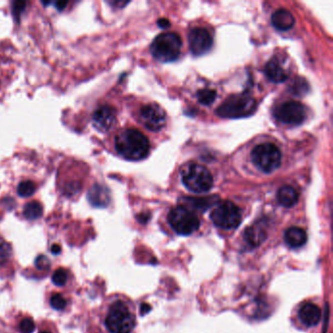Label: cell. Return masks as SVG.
<instances>
[{
	"instance_id": "obj_1",
	"label": "cell",
	"mask_w": 333,
	"mask_h": 333,
	"mask_svg": "<svg viewBox=\"0 0 333 333\" xmlns=\"http://www.w3.org/2000/svg\"><path fill=\"white\" fill-rule=\"evenodd\" d=\"M118 154L127 160L138 161L149 155L150 142L136 129H125L119 132L115 141Z\"/></svg>"
},
{
	"instance_id": "obj_2",
	"label": "cell",
	"mask_w": 333,
	"mask_h": 333,
	"mask_svg": "<svg viewBox=\"0 0 333 333\" xmlns=\"http://www.w3.org/2000/svg\"><path fill=\"white\" fill-rule=\"evenodd\" d=\"M104 324L110 333H131L135 328L136 318L124 301L116 300L109 306Z\"/></svg>"
},
{
	"instance_id": "obj_3",
	"label": "cell",
	"mask_w": 333,
	"mask_h": 333,
	"mask_svg": "<svg viewBox=\"0 0 333 333\" xmlns=\"http://www.w3.org/2000/svg\"><path fill=\"white\" fill-rule=\"evenodd\" d=\"M181 177L185 187L196 194L207 193L213 187V177L211 173L206 167L200 164H186L181 171Z\"/></svg>"
},
{
	"instance_id": "obj_4",
	"label": "cell",
	"mask_w": 333,
	"mask_h": 333,
	"mask_svg": "<svg viewBox=\"0 0 333 333\" xmlns=\"http://www.w3.org/2000/svg\"><path fill=\"white\" fill-rule=\"evenodd\" d=\"M256 102L247 94H237L230 96L217 110V115L221 118H247L254 114Z\"/></svg>"
},
{
	"instance_id": "obj_5",
	"label": "cell",
	"mask_w": 333,
	"mask_h": 333,
	"mask_svg": "<svg viewBox=\"0 0 333 333\" xmlns=\"http://www.w3.org/2000/svg\"><path fill=\"white\" fill-rule=\"evenodd\" d=\"M182 40L175 33H164L157 37L151 45L153 56L159 62L169 63L179 58Z\"/></svg>"
},
{
	"instance_id": "obj_6",
	"label": "cell",
	"mask_w": 333,
	"mask_h": 333,
	"mask_svg": "<svg viewBox=\"0 0 333 333\" xmlns=\"http://www.w3.org/2000/svg\"><path fill=\"white\" fill-rule=\"evenodd\" d=\"M251 159L259 170L264 173H272L280 165L281 154L274 144L265 143L256 146L252 150Z\"/></svg>"
},
{
	"instance_id": "obj_7",
	"label": "cell",
	"mask_w": 333,
	"mask_h": 333,
	"mask_svg": "<svg viewBox=\"0 0 333 333\" xmlns=\"http://www.w3.org/2000/svg\"><path fill=\"white\" fill-rule=\"evenodd\" d=\"M168 222L177 234L192 235L199 228V220L191 210L184 206L174 207L168 214Z\"/></svg>"
},
{
	"instance_id": "obj_8",
	"label": "cell",
	"mask_w": 333,
	"mask_h": 333,
	"mask_svg": "<svg viewBox=\"0 0 333 333\" xmlns=\"http://www.w3.org/2000/svg\"><path fill=\"white\" fill-rule=\"evenodd\" d=\"M210 218L214 225L224 230H232L238 227L241 222V213L239 208L231 201H224L219 203Z\"/></svg>"
},
{
	"instance_id": "obj_9",
	"label": "cell",
	"mask_w": 333,
	"mask_h": 333,
	"mask_svg": "<svg viewBox=\"0 0 333 333\" xmlns=\"http://www.w3.org/2000/svg\"><path fill=\"white\" fill-rule=\"evenodd\" d=\"M274 117L281 123L300 125L307 118V111L301 103L289 101L279 105L275 109Z\"/></svg>"
},
{
	"instance_id": "obj_10",
	"label": "cell",
	"mask_w": 333,
	"mask_h": 333,
	"mask_svg": "<svg viewBox=\"0 0 333 333\" xmlns=\"http://www.w3.org/2000/svg\"><path fill=\"white\" fill-rule=\"evenodd\" d=\"M140 118L145 127L151 131L157 132L165 125L166 114L157 104H150L142 108Z\"/></svg>"
},
{
	"instance_id": "obj_11",
	"label": "cell",
	"mask_w": 333,
	"mask_h": 333,
	"mask_svg": "<svg viewBox=\"0 0 333 333\" xmlns=\"http://www.w3.org/2000/svg\"><path fill=\"white\" fill-rule=\"evenodd\" d=\"M190 50L195 56H201L206 54L213 45L211 35L201 28H196L191 31L189 35Z\"/></svg>"
},
{
	"instance_id": "obj_12",
	"label": "cell",
	"mask_w": 333,
	"mask_h": 333,
	"mask_svg": "<svg viewBox=\"0 0 333 333\" xmlns=\"http://www.w3.org/2000/svg\"><path fill=\"white\" fill-rule=\"evenodd\" d=\"M92 119L94 126L100 132H107L117 121V111L108 105L101 106L94 112Z\"/></svg>"
},
{
	"instance_id": "obj_13",
	"label": "cell",
	"mask_w": 333,
	"mask_h": 333,
	"mask_svg": "<svg viewBox=\"0 0 333 333\" xmlns=\"http://www.w3.org/2000/svg\"><path fill=\"white\" fill-rule=\"evenodd\" d=\"M88 200L95 207H107L110 203L111 196L109 190L100 184H95L88 192Z\"/></svg>"
},
{
	"instance_id": "obj_14",
	"label": "cell",
	"mask_w": 333,
	"mask_h": 333,
	"mask_svg": "<svg viewBox=\"0 0 333 333\" xmlns=\"http://www.w3.org/2000/svg\"><path fill=\"white\" fill-rule=\"evenodd\" d=\"M299 317L301 321L306 326H314L318 323L320 317H321V312L320 309L313 303H306L304 304L300 310H299Z\"/></svg>"
},
{
	"instance_id": "obj_15",
	"label": "cell",
	"mask_w": 333,
	"mask_h": 333,
	"mask_svg": "<svg viewBox=\"0 0 333 333\" xmlns=\"http://www.w3.org/2000/svg\"><path fill=\"white\" fill-rule=\"evenodd\" d=\"M265 74L274 83H281L288 79V72L282 67L278 59L270 60L265 67Z\"/></svg>"
},
{
	"instance_id": "obj_16",
	"label": "cell",
	"mask_w": 333,
	"mask_h": 333,
	"mask_svg": "<svg viewBox=\"0 0 333 333\" xmlns=\"http://www.w3.org/2000/svg\"><path fill=\"white\" fill-rule=\"evenodd\" d=\"M267 237V232L263 228V225L258 223L248 227L244 232V240L249 246H259Z\"/></svg>"
},
{
	"instance_id": "obj_17",
	"label": "cell",
	"mask_w": 333,
	"mask_h": 333,
	"mask_svg": "<svg viewBox=\"0 0 333 333\" xmlns=\"http://www.w3.org/2000/svg\"><path fill=\"white\" fill-rule=\"evenodd\" d=\"M295 19L293 15L285 10V9H278L274 12L272 16V24L274 28L278 31L285 32L290 30L294 26Z\"/></svg>"
},
{
	"instance_id": "obj_18",
	"label": "cell",
	"mask_w": 333,
	"mask_h": 333,
	"mask_svg": "<svg viewBox=\"0 0 333 333\" xmlns=\"http://www.w3.org/2000/svg\"><path fill=\"white\" fill-rule=\"evenodd\" d=\"M308 236L306 232L299 227H291L284 233V240L291 248H298L307 242Z\"/></svg>"
},
{
	"instance_id": "obj_19",
	"label": "cell",
	"mask_w": 333,
	"mask_h": 333,
	"mask_svg": "<svg viewBox=\"0 0 333 333\" xmlns=\"http://www.w3.org/2000/svg\"><path fill=\"white\" fill-rule=\"evenodd\" d=\"M276 198L280 205L284 207H292L297 203L299 195L293 187L283 186L277 191Z\"/></svg>"
},
{
	"instance_id": "obj_20",
	"label": "cell",
	"mask_w": 333,
	"mask_h": 333,
	"mask_svg": "<svg viewBox=\"0 0 333 333\" xmlns=\"http://www.w3.org/2000/svg\"><path fill=\"white\" fill-rule=\"evenodd\" d=\"M43 207L39 201H31L24 207V216L28 220H37L42 216Z\"/></svg>"
},
{
	"instance_id": "obj_21",
	"label": "cell",
	"mask_w": 333,
	"mask_h": 333,
	"mask_svg": "<svg viewBox=\"0 0 333 333\" xmlns=\"http://www.w3.org/2000/svg\"><path fill=\"white\" fill-rule=\"evenodd\" d=\"M289 91L292 93V95L302 97L308 93L309 85L305 79L299 78V79L294 80L293 82L291 83V85L289 87Z\"/></svg>"
},
{
	"instance_id": "obj_22",
	"label": "cell",
	"mask_w": 333,
	"mask_h": 333,
	"mask_svg": "<svg viewBox=\"0 0 333 333\" xmlns=\"http://www.w3.org/2000/svg\"><path fill=\"white\" fill-rule=\"evenodd\" d=\"M36 190H37V186L34 182L24 181L19 184L17 192H18V195L22 197H29L35 194Z\"/></svg>"
},
{
	"instance_id": "obj_23",
	"label": "cell",
	"mask_w": 333,
	"mask_h": 333,
	"mask_svg": "<svg viewBox=\"0 0 333 333\" xmlns=\"http://www.w3.org/2000/svg\"><path fill=\"white\" fill-rule=\"evenodd\" d=\"M197 100L199 103H201L202 105H210L214 102L216 99L215 91L212 89H202L200 91L197 92Z\"/></svg>"
},
{
	"instance_id": "obj_24",
	"label": "cell",
	"mask_w": 333,
	"mask_h": 333,
	"mask_svg": "<svg viewBox=\"0 0 333 333\" xmlns=\"http://www.w3.org/2000/svg\"><path fill=\"white\" fill-rule=\"evenodd\" d=\"M69 274L66 269L60 268L52 274V282L57 286H64L68 281Z\"/></svg>"
},
{
	"instance_id": "obj_25",
	"label": "cell",
	"mask_w": 333,
	"mask_h": 333,
	"mask_svg": "<svg viewBox=\"0 0 333 333\" xmlns=\"http://www.w3.org/2000/svg\"><path fill=\"white\" fill-rule=\"evenodd\" d=\"M50 306L57 311H63L67 306V300L60 293L53 294L50 298Z\"/></svg>"
},
{
	"instance_id": "obj_26",
	"label": "cell",
	"mask_w": 333,
	"mask_h": 333,
	"mask_svg": "<svg viewBox=\"0 0 333 333\" xmlns=\"http://www.w3.org/2000/svg\"><path fill=\"white\" fill-rule=\"evenodd\" d=\"M36 329V324L33 318L25 317L20 322L19 330L21 333H33Z\"/></svg>"
},
{
	"instance_id": "obj_27",
	"label": "cell",
	"mask_w": 333,
	"mask_h": 333,
	"mask_svg": "<svg viewBox=\"0 0 333 333\" xmlns=\"http://www.w3.org/2000/svg\"><path fill=\"white\" fill-rule=\"evenodd\" d=\"M12 254V247L11 245L0 237V261H4L8 259Z\"/></svg>"
},
{
	"instance_id": "obj_28",
	"label": "cell",
	"mask_w": 333,
	"mask_h": 333,
	"mask_svg": "<svg viewBox=\"0 0 333 333\" xmlns=\"http://www.w3.org/2000/svg\"><path fill=\"white\" fill-rule=\"evenodd\" d=\"M36 267L41 270V271H45L48 270L50 268V260L48 259V257H46L45 255H40L37 257L36 259Z\"/></svg>"
},
{
	"instance_id": "obj_29",
	"label": "cell",
	"mask_w": 333,
	"mask_h": 333,
	"mask_svg": "<svg viewBox=\"0 0 333 333\" xmlns=\"http://www.w3.org/2000/svg\"><path fill=\"white\" fill-rule=\"evenodd\" d=\"M26 5H27V3L23 2V1H18V2L13 3V14L15 17H20L21 14L26 9Z\"/></svg>"
},
{
	"instance_id": "obj_30",
	"label": "cell",
	"mask_w": 333,
	"mask_h": 333,
	"mask_svg": "<svg viewBox=\"0 0 333 333\" xmlns=\"http://www.w3.org/2000/svg\"><path fill=\"white\" fill-rule=\"evenodd\" d=\"M151 310H152V308H151V306H150L149 304L144 303V304L141 305V314H142V315H144V314L149 313Z\"/></svg>"
},
{
	"instance_id": "obj_31",
	"label": "cell",
	"mask_w": 333,
	"mask_h": 333,
	"mask_svg": "<svg viewBox=\"0 0 333 333\" xmlns=\"http://www.w3.org/2000/svg\"><path fill=\"white\" fill-rule=\"evenodd\" d=\"M157 24H158V27H160L161 29H166L170 26V22L166 19H160V20H158Z\"/></svg>"
},
{
	"instance_id": "obj_32",
	"label": "cell",
	"mask_w": 333,
	"mask_h": 333,
	"mask_svg": "<svg viewBox=\"0 0 333 333\" xmlns=\"http://www.w3.org/2000/svg\"><path fill=\"white\" fill-rule=\"evenodd\" d=\"M51 252H52V254L59 255L62 252V248L59 244H53L51 246Z\"/></svg>"
},
{
	"instance_id": "obj_33",
	"label": "cell",
	"mask_w": 333,
	"mask_h": 333,
	"mask_svg": "<svg viewBox=\"0 0 333 333\" xmlns=\"http://www.w3.org/2000/svg\"><path fill=\"white\" fill-rule=\"evenodd\" d=\"M67 5H68V2H56V4H55L56 8H57L58 10H60V11L64 10V9L66 8Z\"/></svg>"
},
{
	"instance_id": "obj_34",
	"label": "cell",
	"mask_w": 333,
	"mask_h": 333,
	"mask_svg": "<svg viewBox=\"0 0 333 333\" xmlns=\"http://www.w3.org/2000/svg\"><path fill=\"white\" fill-rule=\"evenodd\" d=\"M39 333H51L50 331H48V330H41V331H40Z\"/></svg>"
}]
</instances>
